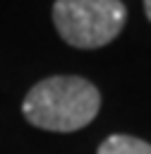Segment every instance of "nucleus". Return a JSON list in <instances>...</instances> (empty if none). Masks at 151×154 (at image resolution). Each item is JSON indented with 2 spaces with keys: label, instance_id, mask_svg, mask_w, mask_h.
I'll use <instances>...</instances> for the list:
<instances>
[{
  "label": "nucleus",
  "instance_id": "obj_1",
  "mask_svg": "<svg viewBox=\"0 0 151 154\" xmlns=\"http://www.w3.org/2000/svg\"><path fill=\"white\" fill-rule=\"evenodd\" d=\"M24 118L50 132L86 128L101 111V91L79 75H53L36 82L22 103Z\"/></svg>",
  "mask_w": 151,
  "mask_h": 154
},
{
  "label": "nucleus",
  "instance_id": "obj_2",
  "mask_svg": "<svg viewBox=\"0 0 151 154\" xmlns=\"http://www.w3.org/2000/svg\"><path fill=\"white\" fill-rule=\"evenodd\" d=\"M50 14L60 38L79 51L108 46L127 22V7L120 0H55Z\"/></svg>",
  "mask_w": 151,
  "mask_h": 154
},
{
  "label": "nucleus",
  "instance_id": "obj_3",
  "mask_svg": "<svg viewBox=\"0 0 151 154\" xmlns=\"http://www.w3.org/2000/svg\"><path fill=\"white\" fill-rule=\"evenodd\" d=\"M96 154H151V144L134 135H110L101 142Z\"/></svg>",
  "mask_w": 151,
  "mask_h": 154
},
{
  "label": "nucleus",
  "instance_id": "obj_4",
  "mask_svg": "<svg viewBox=\"0 0 151 154\" xmlns=\"http://www.w3.org/2000/svg\"><path fill=\"white\" fill-rule=\"evenodd\" d=\"M144 12H146V19L151 22V0H144Z\"/></svg>",
  "mask_w": 151,
  "mask_h": 154
}]
</instances>
